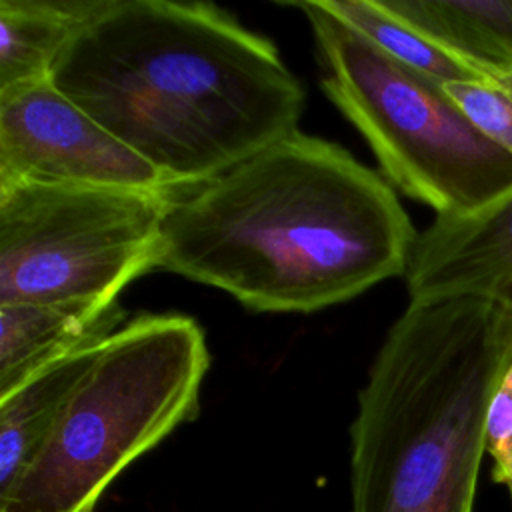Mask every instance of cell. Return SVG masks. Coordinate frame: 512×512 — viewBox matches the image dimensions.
I'll use <instances>...</instances> for the list:
<instances>
[{
    "label": "cell",
    "instance_id": "obj_1",
    "mask_svg": "<svg viewBox=\"0 0 512 512\" xmlns=\"http://www.w3.org/2000/svg\"><path fill=\"white\" fill-rule=\"evenodd\" d=\"M416 230L346 148L300 130L178 192L156 268L254 312H316L406 274Z\"/></svg>",
    "mask_w": 512,
    "mask_h": 512
},
{
    "label": "cell",
    "instance_id": "obj_2",
    "mask_svg": "<svg viewBox=\"0 0 512 512\" xmlns=\"http://www.w3.org/2000/svg\"><path fill=\"white\" fill-rule=\"evenodd\" d=\"M52 82L184 192L298 130L306 88L212 2L108 0Z\"/></svg>",
    "mask_w": 512,
    "mask_h": 512
},
{
    "label": "cell",
    "instance_id": "obj_3",
    "mask_svg": "<svg viewBox=\"0 0 512 512\" xmlns=\"http://www.w3.org/2000/svg\"><path fill=\"white\" fill-rule=\"evenodd\" d=\"M512 358L494 300H410L350 426V512H472L490 396Z\"/></svg>",
    "mask_w": 512,
    "mask_h": 512
},
{
    "label": "cell",
    "instance_id": "obj_4",
    "mask_svg": "<svg viewBox=\"0 0 512 512\" xmlns=\"http://www.w3.org/2000/svg\"><path fill=\"white\" fill-rule=\"evenodd\" d=\"M206 336L186 314H140L100 348L0 512H94L106 488L200 410Z\"/></svg>",
    "mask_w": 512,
    "mask_h": 512
},
{
    "label": "cell",
    "instance_id": "obj_5",
    "mask_svg": "<svg viewBox=\"0 0 512 512\" xmlns=\"http://www.w3.org/2000/svg\"><path fill=\"white\" fill-rule=\"evenodd\" d=\"M286 6L312 28L324 94L396 188L436 216L476 214L512 194V154L484 138L442 84L388 58L318 0Z\"/></svg>",
    "mask_w": 512,
    "mask_h": 512
},
{
    "label": "cell",
    "instance_id": "obj_6",
    "mask_svg": "<svg viewBox=\"0 0 512 512\" xmlns=\"http://www.w3.org/2000/svg\"><path fill=\"white\" fill-rule=\"evenodd\" d=\"M178 192L0 184V304L118 300L156 268Z\"/></svg>",
    "mask_w": 512,
    "mask_h": 512
},
{
    "label": "cell",
    "instance_id": "obj_7",
    "mask_svg": "<svg viewBox=\"0 0 512 512\" xmlns=\"http://www.w3.org/2000/svg\"><path fill=\"white\" fill-rule=\"evenodd\" d=\"M14 182L176 192L52 78L0 92V184Z\"/></svg>",
    "mask_w": 512,
    "mask_h": 512
},
{
    "label": "cell",
    "instance_id": "obj_8",
    "mask_svg": "<svg viewBox=\"0 0 512 512\" xmlns=\"http://www.w3.org/2000/svg\"><path fill=\"white\" fill-rule=\"evenodd\" d=\"M410 300L478 296L502 306L512 330V194L468 216H436L416 234Z\"/></svg>",
    "mask_w": 512,
    "mask_h": 512
},
{
    "label": "cell",
    "instance_id": "obj_9",
    "mask_svg": "<svg viewBox=\"0 0 512 512\" xmlns=\"http://www.w3.org/2000/svg\"><path fill=\"white\" fill-rule=\"evenodd\" d=\"M126 322L118 300L0 304V398L50 364L106 342Z\"/></svg>",
    "mask_w": 512,
    "mask_h": 512
},
{
    "label": "cell",
    "instance_id": "obj_10",
    "mask_svg": "<svg viewBox=\"0 0 512 512\" xmlns=\"http://www.w3.org/2000/svg\"><path fill=\"white\" fill-rule=\"evenodd\" d=\"M102 344L50 364L12 394L0 398V496L12 488L42 450Z\"/></svg>",
    "mask_w": 512,
    "mask_h": 512
},
{
    "label": "cell",
    "instance_id": "obj_11",
    "mask_svg": "<svg viewBox=\"0 0 512 512\" xmlns=\"http://www.w3.org/2000/svg\"><path fill=\"white\" fill-rule=\"evenodd\" d=\"M108 0H0V92L48 80Z\"/></svg>",
    "mask_w": 512,
    "mask_h": 512
},
{
    "label": "cell",
    "instance_id": "obj_12",
    "mask_svg": "<svg viewBox=\"0 0 512 512\" xmlns=\"http://www.w3.org/2000/svg\"><path fill=\"white\" fill-rule=\"evenodd\" d=\"M394 16L492 78L512 68V0H380Z\"/></svg>",
    "mask_w": 512,
    "mask_h": 512
},
{
    "label": "cell",
    "instance_id": "obj_13",
    "mask_svg": "<svg viewBox=\"0 0 512 512\" xmlns=\"http://www.w3.org/2000/svg\"><path fill=\"white\" fill-rule=\"evenodd\" d=\"M340 22L356 30L364 40L398 64L438 82H484L488 76L466 60L432 42L416 28L394 16L380 0H318Z\"/></svg>",
    "mask_w": 512,
    "mask_h": 512
},
{
    "label": "cell",
    "instance_id": "obj_14",
    "mask_svg": "<svg viewBox=\"0 0 512 512\" xmlns=\"http://www.w3.org/2000/svg\"><path fill=\"white\" fill-rule=\"evenodd\" d=\"M442 88L484 138L512 154V100L502 90L484 82H450Z\"/></svg>",
    "mask_w": 512,
    "mask_h": 512
},
{
    "label": "cell",
    "instance_id": "obj_15",
    "mask_svg": "<svg viewBox=\"0 0 512 512\" xmlns=\"http://www.w3.org/2000/svg\"><path fill=\"white\" fill-rule=\"evenodd\" d=\"M484 444L492 458L494 480L504 484L512 496V358L488 402Z\"/></svg>",
    "mask_w": 512,
    "mask_h": 512
},
{
    "label": "cell",
    "instance_id": "obj_16",
    "mask_svg": "<svg viewBox=\"0 0 512 512\" xmlns=\"http://www.w3.org/2000/svg\"><path fill=\"white\" fill-rule=\"evenodd\" d=\"M492 84H494L498 90H502V92L512 100V68L506 70V72L496 74V76L492 78Z\"/></svg>",
    "mask_w": 512,
    "mask_h": 512
}]
</instances>
